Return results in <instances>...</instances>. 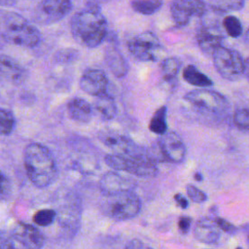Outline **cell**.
<instances>
[{"label": "cell", "instance_id": "3", "mask_svg": "<svg viewBox=\"0 0 249 249\" xmlns=\"http://www.w3.org/2000/svg\"><path fill=\"white\" fill-rule=\"evenodd\" d=\"M0 37L6 42L25 48H34L40 42L39 30L22 16L0 10Z\"/></svg>", "mask_w": 249, "mask_h": 249}, {"label": "cell", "instance_id": "45", "mask_svg": "<svg viewBox=\"0 0 249 249\" xmlns=\"http://www.w3.org/2000/svg\"><path fill=\"white\" fill-rule=\"evenodd\" d=\"M143 249H153V248H151V247H148V246H146V245H145V246L143 247Z\"/></svg>", "mask_w": 249, "mask_h": 249}, {"label": "cell", "instance_id": "25", "mask_svg": "<svg viewBox=\"0 0 249 249\" xmlns=\"http://www.w3.org/2000/svg\"><path fill=\"white\" fill-rule=\"evenodd\" d=\"M162 4V0H132L130 6L134 12L148 16L157 13Z\"/></svg>", "mask_w": 249, "mask_h": 249}, {"label": "cell", "instance_id": "16", "mask_svg": "<svg viewBox=\"0 0 249 249\" xmlns=\"http://www.w3.org/2000/svg\"><path fill=\"white\" fill-rule=\"evenodd\" d=\"M80 87L88 94L96 97L107 91L108 78L102 70L89 68L80 79Z\"/></svg>", "mask_w": 249, "mask_h": 249}, {"label": "cell", "instance_id": "33", "mask_svg": "<svg viewBox=\"0 0 249 249\" xmlns=\"http://www.w3.org/2000/svg\"><path fill=\"white\" fill-rule=\"evenodd\" d=\"M12 187L8 177L0 170V201H5L11 195Z\"/></svg>", "mask_w": 249, "mask_h": 249}, {"label": "cell", "instance_id": "21", "mask_svg": "<svg viewBox=\"0 0 249 249\" xmlns=\"http://www.w3.org/2000/svg\"><path fill=\"white\" fill-rule=\"evenodd\" d=\"M105 62L116 77L122 78L126 75L128 70L127 63L122 53L115 46L107 48L105 52Z\"/></svg>", "mask_w": 249, "mask_h": 249}, {"label": "cell", "instance_id": "19", "mask_svg": "<svg viewBox=\"0 0 249 249\" xmlns=\"http://www.w3.org/2000/svg\"><path fill=\"white\" fill-rule=\"evenodd\" d=\"M196 238L206 244H214L220 237V229L214 219L201 218L194 229Z\"/></svg>", "mask_w": 249, "mask_h": 249}, {"label": "cell", "instance_id": "44", "mask_svg": "<svg viewBox=\"0 0 249 249\" xmlns=\"http://www.w3.org/2000/svg\"><path fill=\"white\" fill-rule=\"evenodd\" d=\"M13 249H28V248L24 247L23 245H21L20 243H18V242L17 241V244H16V246H15Z\"/></svg>", "mask_w": 249, "mask_h": 249}, {"label": "cell", "instance_id": "26", "mask_svg": "<svg viewBox=\"0 0 249 249\" xmlns=\"http://www.w3.org/2000/svg\"><path fill=\"white\" fill-rule=\"evenodd\" d=\"M181 66V62L176 57H166L161 61L160 71L162 74V78L166 82H172L176 79V76L179 72Z\"/></svg>", "mask_w": 249, "mask_h": 249}, {"label": "cell", "instance_id": "40", "mask_svg": "<svg viewBox=\"0 0 249 249\" xmlns=\"http://www.w3.org/2000/svg\"><path fill=\"white\" fill-rule=\"evenodd\" d=\"M243 75L246 77V79L249 81V57L244 61V71Z\"/></svg>", "mask_w": 249, "mask_h": 249}, {"label": "cell", "instance_id": "34", "mask_svg": "<svg viewBox=\"0 0 249 249\" xmlns=\"http://www.w3.org/2000/svg\"><path fill=\"white\" fill-rule=\"evenodd\" d=\"M187 195L194 202H203L207 199L206 194L193 185L187 186Z\"/></svg>", "mask_w": 249, "mask_h": 249}, {"label": "cell", "instance_id": "6", "mask_svg": "<svg viewBox=\"0 0 249 249\" xmlns=\"http://www.w3.org/2000/svg\"><path fill=\"white\" fill-rule=\"evenodd\" d=\"M104 213L112 219L123 221L135 217L141 209L139 196L133 192L106 196L103 202Z\"/></svg>", "mask_w": 249, "mask_h": 249}, {"label": "cell", "instance_id": "41", "mask_svg": "<svg viewBox=\"0 0 249 249\" xmlns=\"http://www.w3.org/2000/svg\"><path fill=\"white\" fill-rule=\"evenodd\" d=\"M18 0H0V6H13Z\"/></svg>", "mask_w": 249, "mask_h": 249}, {"label": "cell", "instance_id": "13", "mask_svg": "<svg viewBox=\"0 0 249 249\" xmlns=\"http://www.w3.org/2000/svg\"><path fill=\"white\" fill-rule=\"evenodd\" d=\"M196 42L199 49L206 54L212 53L220 47L224 40V33L217 23H202L196 30Z\"/></svg>", "mask_w": 249, "mask_h": 249}, {"label": "cell", "instance_id": "37", "mask_svg": "<svg viewBox=\"0 0 249 249\" xmlns=\"http://www.w3.org/2000/svg\"><path fill=\"white\" fill-rule=\"evenodd\" d=\"M192 219L188 216H182L180 217L178 221V228L182 233H187L191 228Z\"/></svg>", "mask_w": 249, "mask_h": 249}, {"label": "cell", "instance_id": "8", "mask_svg": "<svg viewBox=\"0 0 249 249\" xmlns=\"http://www.w3.org/2000/svg\"><path fill=\"white\" fill-rule=\"evenodd\" d=\"M184 99L196 109L210 114H221L229 109V101L222 93L205 88L189 91Z\"/></svg>", "mask_w": 249, "mask_h": 249}, {"label": "cell", "instance_id": "29", "mask_svg": "<svg viewBox=\"0 0 249 249\" xmlns=\"http://www.w3.org/2000/svg\"><path fill=\"white\" fill-rule=\"evenodd\" d=\"M16 124V119L13 113L7 109L0 108V134H10Z\"/></svg>", "mask_w": 249, "mask_h": 249}, {"label": "cell", "instance_id": "12", "mask_svg": "<svg viewBox=\"0 0 249 249\" xmlns=\"http://www.w3.org/2000/svg\"><path fill=\"white\" fill-rule=\"evenodd\" d=\"M158 149L160 157L170 162H182L187 154V149L182 138L173 131H166L158 140Z\"/></svg>", "mask_w": 249, "mask_h": 249}, {"label": "cell", "instance_id": "14", "mask_svg": "<svg viewBox=\"0 0 249 249\" xmlns=\"http://www.w3.org/2000/svg\"><path fill=\"white\" fill-rule=\"evenodd\" d=\"M137 183L131 177H127L118 171H109L99 180V189L105 196H112L125 192H132Z\"/></svg>", "mask_w": 249, "mask_h": 249}, {"label": "cell", "instance_id": "10", "mask_svg": "<svg viewBox=\"0 0 249 249\" xmlns=\"http://www.w3.org/2000/svg\"><path fill=\"white\" fill-rule=\"evenodd\" d=\"M206 12L204 0H173L170 3V15L178 27L186 26L192 18L202 17Z\"/></svg>", "mask_w": 249, "mask_h": 249}, {"label": "cell", "instance_id": "28", "mask_svg": "<svg viewBox=\"0 0 249 249\" xmlns=\"http://www.w3.org/2000/svg\"><path fill=\"white\" fill-rule=\"evenodd\" d=\"M223 26L227 34L231 38H237L243 32L242 24L239 18L234 16H227L223 20Z\"/></svg>", "mask_w": 249, "mask_h": 249}, {"label": "cell", "instance_id": "39", "mask_svg": "<svg viewBox=\"0 0 249 249\" xmlns=\"http://www.w3.org/2000/svg\"><path fill=\"white\" fill-rule=\"evenodd\" d=\"M174 199H175L177 205H178L179 207L183 208V209L187 208L188 205H189V202H188L187 198H186L183 195H181V194H176V195L174 196Z\"/></svg>", "mask_w": 249, "mask_h": 249}, {"label": "cell", "instance_id": "17", "mask_svg": "<svg viewBox=\"0 0 249 249\" xmlns=\"http://www.w3.org/2000/svg\"><path fill=\"white\" fill-rule=\"evenodd\" d=\"M39 15L47 21H55L65 17L71 10L70 0H42L38 6Z\"/></svg>", "mask_w": 249, "mask_h": 249}, {"label": "cell", "instance_id": "43", "mask_svg": "<svg viewBox=\"0 0 249 249\" xmlns=\"http://www.w3.org/2000/svg\"><path fill=\"white\" fill-rule=\"evenodd\" d=\"M194 177H195V179H196V181H201V180H202V175H201L199 172H196V173L194 175Z\"/></svg>", "mask_w": 249, "mask_h": 249}, {"label": "cell", "instance_id": "11", "mask_svg": "<svg viewBox=\"0 0 249 249\" xmlns=\"http://www.w3.org/2000/svg\"><path fill=\"white\" fill-rule=\"evenodd\" d=\"M99 140L117 155L126 157H144L148 156V152L143 151L129 138L115 131L104 130L98 134Z\"/></svg>", "mask_w": 249, "mask_h": 249}, {"label": "cell", "instance_id": "23", "mask_svg": "<svg viewBox=\"0 0 249 249\" xmlns=\"http://www.w3.org/2000/svg\"><path fill=\"white\" fill-rule=\"evenodd\" d=\"M183 78L188 84L201 89L211 87L213 85L212 80L194 65H187L183 69Z\"/></svg>", "mask_w": 249, "mask_h": 249}, {"label": "cell", "instance_id": "30", "mask_svg": "<svg viewBox=\"0 0 249 249\" xmlns=\"http://www.w3.org/2000/svg\"><path fill=\"white\" fill-rule=\"evenodd\" d=\"M56 219V213L53 209H41L33 215V222L40 227H48Z\"/></svg>", "mask_w": 249, "mask_h": 249}, {"label": "cell", "instance_id": "9", "mask_svg": "<svg viewBox=\"0 0 249 249\" xmlns=\"http://www.w3.org/2000/svg\"><path fill=\"white\" fill-rule=\"evenodd\" d=\"M130 53L141 61H156L161 53L159 38L151 31H145L131 38L127 43Z\"/></svg>", "mask_w": 249, "mask_h": 249}, {"label": "cell", "instance_id": "36", "mask_svg": "<svg viewBox=\"0 0 249 249\" xmlns=\"http://www.w3.org/2000/svg\"><path fill=\"white\" fill-rule=\"evenodd\" d=\"M214 220H215L217 226L219 227V229L224 231H226V232L233 233L236 231V229H235V227L233 225H231L228 221L224 220L223 218H215Z\"/></svg>", "mask_w": 249, "mask_h": 249}, {"label": "cell", "instance_id": "46", "mask_svg": "<svg viewBox=\"0 0 249 249\" xmlns=\"http://www.w3.org/2000/svg\"><path fill=\"white\" fill-rule=\"evenodd\" d=\"M236 249H242V248H241V247H237Z\"/></svg>", "mask_w": 249, "mask_h": 249}, {"label": "cell", "instance_id": "35", "mask_svg": "<svg viewBox=\"0 0 249 249\" xmlns=\"http://www.w3.org/2000/svg\"><path fill=\"white\" fill-rule=\"evenodd\" d=\"M17 244V240L12 233H8L0 230V249H13Z\"/></svg>", "mask_w": 249, "mask_h": 249}, {"label": "cell", "instance_id": "32", "mask_svg": "<svg viewBox=\"0 0 249 249\" xmlns=\"http://www.w3.org/2000/svg\"><path fill=\"white\" fill-rule=\"evenodd\" d=\"M233 123L238 128L249 131V109H237L233 114Z\"/></svg>", "mask_w": 249, "mask_h": 249}, {"label": "cell", "instance_id": "1", "mask_svg": "<svg viewBox=\"0 0 249 249\" xmlns=\"http://www.w3.org/2000/svg\"><path fill=\"white\" fill-rule=\"evenodd\" d=\"M24 167L31 183L40 189L51 186L57 177V166L51 151L41 143H30L24 149Z\"/></svg>", "mask_w": 249, "mask_h": 249}, {"label": "cell", "instance_id": "42", "mask_svg": "<svg viewBox=\"0 0 249 249\" xmlns=\"http://www.w3.org/2000/svg\"><path fill=\"white\" fill-rule=\"evenodd\" d=\"M244 41H245V43L249 46V28L246 30V32H245V35H244Z\"/></svg>", "mask_w": 249, "mask_h": 249}, {"label": "cell", "instance_id": "27", "mask_svg": "<svg viewBox=\"0 0 249 249\" xmlns=\"http://www.w3.org/2000/svg\"><path fill=\"white\" fill-rule=\"evenodd\" d=\"M211 10L219 13L239 11L244 6V0H208Z\"/></svg>", "mask_w": 249, "mask_h": 249}, {"label": "cell", "instance_id": "7", "mask_svg": "<svg viewBox=\"0 0 249 249\" xmlns=\"http://www.w3.org/2000/svg\"><path fill=\"white\" fill-rule=\"evenodd\" d=\"M215 69L228 81H236L243 76L244 60L240 53L231 48L220 47L212 53Z\"/></svg>", "mask_w": 249, "mask_h": 249}, {"label": "cell", "instance_id": "2", "mask_svg": "<svg viewBox=\"0 0 249 249\" xmlns=\"http://www.w3.org/2000/svg\"><path fill=\"white\" fill-rule=\"evenodd\" d=\"M74 39L82 46L95 48L106 38L107 20L95 7H89L76 13L70 22Z\"/></svg>", "mask_w": 249, "mask_h": 249}, {"label": "cell", "instance_id": "15", "mask_svg": "<svg viewBox=\"0 0 249 249\" xmlns=\"http://www.w3.org/2000/svg\"><path fill=\"white\" fill-rule=\"evenodd\" d=\"M13 237L28 249H42L45 244L43 233L34 226L18 222L12 230Z\"/></svg>", "mask_w": 249, "mask_h": 249}, {"label": "cell", "instance_id": "24", "mask_svg": "<svg viewBox=\"0 0 249 249\" xmlns=\"http://www.w3.org/2000/svg\"><path fill=\"white\" fill-rule=\"evenodd\" d=\"M149 129L158 135H162L167 131V123H166V107H160L152 117Z\"/></svg>", "mask_w": 249, "mask_h": 249}, {"label": "cell", "instance_id": "18", "mask_svg": "<svg viewBox=\"0 0 249 249\" xmlns=\"http://www.w3.org/2000/svg\"><path fill=\"white\" fill-rule=\"evenodd\" d=\"M25 70L12 57L0 54V80L18 85L25 79Z\"/></svg>", "mask_w": 249, "mask_h": 249}, {"label": "cell", "instance_id": "4", "mask_svg": "<svg viewBox=\"0 0 249 249\" xmlns=\"http://www.w3.org/2000/svg\"><path fill=\"white\" fill-rule=\"evenodd\" d=\"M56 220L63 231L69 236H73L79 231L82 219V201L80 196L67 191L60 196L56 210Z\"/></svg>", "mask_w": 249, "mask_h": 249}, {"label": "cell", "instance_id": "20", "mask_svg": "<svg viewBox=\"0 0 249 249\" xmlns=\"http://www.w3.org/2000/svg\"><path fill=\"white\" fill-rule=\"evenodd\" d=\"M67 110L72 120L79 123H89L92 117V106L84 98L74 97L67 104Z\"/></svg>", "mask_w": 249, "mask_h": 249}, {"label": "cell", "instance_id": "31", "mask_svg": "<svg viewBox=\"0 0 249 249\" xmlns=\"http://www.w3.org/2000/svg\"><path fill=\"white\" fill-rule=\"evenodd\" d=\"M79 58V52L75 49L67 48L58 50L54 54V60L58 63H71Z\"/></svg>", "mask_w": 249, "mask_h": 249}, {"label": "cell", "instance_id": "38", "mask_svg": "<svg viewBox=\"0 0 249 249\" xmlns=\"http://www.w3.org/2000/svg\"><path fill=\"white\" fill-rule=\"evenodd\" d=\"M145 244L139 239H132L126 243L124 249H143Z\"/></svg>", "mask_w": 249, "mask_h": 249}, {"label": "cell", "instance_id": "5", "mask_svg": "<svg viewBox=\"0 0 249 249\" xmlns=\"http://www.w3.org/2000/svg\"><path fill=\"white\" fill-rule=\"evenodd\" d=\"M105 163L114 170L124 171L138 177H154L158 173L156 161L148 156L126 157L108 154L104 158Z\"/></svg>", "mask_w": 249, "mask_h": 249}, {"label": "cell", "instance_id": "22", "mask_svg": "<svg viewBox=\"0 0 249 249\" xmlns=\"http://www.w3.org/2000/svg\"><path fill=\"white\" fill-rule=\"evenodd\" d=\"M92 110L95 111L104 121L114 119L117 114V106L114 97L107 91L96 96L93 102Z\"/></svg>", "mask_w": 249, "mask_h": 249}]
</instances>
